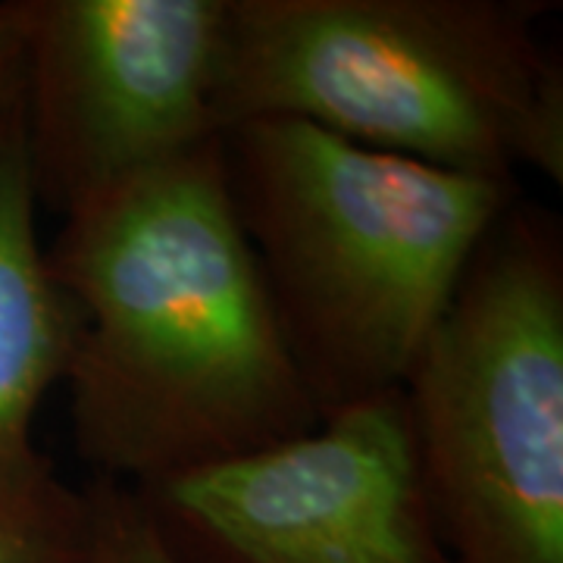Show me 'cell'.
I'll return each instance as SVG.
<instances>
[{
  "instance_id": "obj_3",
  "label": "cell",
  "mask_w": 563,
  "mask_h": 563,
  "mask_svg": "<svg viewBox=\"0 0 563 563\" xmlns=\"http://www.w3.org/2000/svg\"><path fill=\"white\" fill-rule=\"evenodd\" d=\"M539 0H229L222 125L295 120L470 176L563 179Z\"/></svg>"
},
{
  "instance_id": "obj_1",
  "label": "cell",
  "mask_w": 563,
  "mask_h": 563,
  "mask_svg": "<svg viewBox=\"0 0 563 563\" xmlns=\"http://www.w3.org/2000/svg\"><path fill=\"white\" fill-rule=\"evenodd\" d=\"M47 266L76 317L63 385L95 479L147 488L320 420L220 141L69 210Z\"/></svg>"
},
{
  "instance_id": "obj_4",
  "label": "cell",
  "mask_w": 563,
  "mask_h": 563,
  "mask_svg": "<svg viewBox=\"0 0 563 563\" xmlns=\"http://www.w3.org/2000/svg\"><path fill=\"white\" fill-rule=\"evenodd\" d=\"M404 401L448 563H563V242L520 198L488 229Z\"/></svg>"
},
{
  "instance_id": "obj_6",
  "label": "cell",
  "mask_w": 563,
  "mask_h": 563,
  "mask_svg": "<svg viewBox=\"0 0 563 563\" xmlns=\"http://www.w3.org/2000/svg\"><path fill=\"white\" fill-rule=\"evenodd\" d=\"M132 492L179 563H448L404 391Z\"/></svg>"
},
{
  "instance_id": "obj_5",
  "label": "cell",
  "mask_w": 563,
  "mask_h": 563,
  "mask_svg": "<svg viewBox=\"0 0 563 563\" xmlns=\"http://www.w3.org/2000/svg\"><path fill=\"white\" fill-rule=\"evenodd\" d=\"M229 0H25L20 103L41 207L60 220L225 132Z\"/></svg>"
},
{
  "instance_id": "obj_8",
  "label": "cell",
  "mask_w": 563,
  "mask_h": 563,
  "mask_svg": "<svg viewBox=\"0 0 563 563\" xmlns=\"http://www.w3.org/2000/svg\"><path fill=\"white\" fill-rule=\"evenodd\" d=\"M101 510L95 485H73L54 461L0 483V563H98Z\"/></svg>"
},
{
  "instance_id": "obj_9",
  "label": "cell",
  "mask_w": 563,
  "mask_h": 563,
  "mask_svg": "<svg viewBox=\"0 0 563 563\" xmlns=\"http://www.w3.org/2000/svg\"><path fill=\"white\" fill-rule=\"evenodd\" d=\"M101 510L98 563H179L132 488L91 479Z\"/></svg>"
},
{
  "instance_id": "obj_7",
  "label": "cell",
  "mask_w": 563,
  "mask_h": 563,
  "mask_svg": "<svg viewBox=\"0 0 563 563\" xmlns=\"http://www.w3.org/2000/svg\"><path fill=\"white\" fill-rule=\"evenodd\" d=\"M20 95L0 110V483L47 461L35 444L44 395L63 383L76 317L47 266Z\"/></svg>"
},
{
  "instance_id": "obj_2",
  "label": "cell",
  "mask_w": 563,
  "mask_h": 563,
  "mask_svg": "<svg viewBox=\"0 0 563 563\" xmlns=\"http://www.w3.org/2000/svg\"><path fill=\"white\" fill-rule=\"evenodd\" d=\"M244 235L317 410L401 391L517 181L373 151L295 120L220 139Z\"/></svg>"
},
{
  "instance_id": "obj_10",
  "label": "cell",
  "mask_w": 563,
  "mask_h": 563,
  "mask_svg": "<svg viewBox=\"0 0 563 563\" xmlns=\"http://www.w3.org/2000/svg\"><path fill=\"white\" fill-rule=\"evenodd\" d=\"M25 0H0V110L20 95Z\"/></svg>"
}]
</instances>
